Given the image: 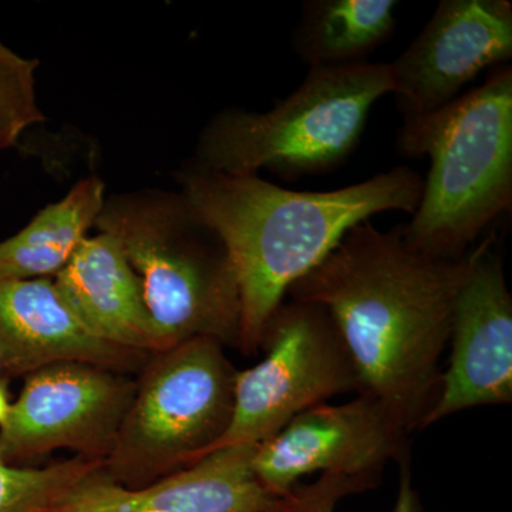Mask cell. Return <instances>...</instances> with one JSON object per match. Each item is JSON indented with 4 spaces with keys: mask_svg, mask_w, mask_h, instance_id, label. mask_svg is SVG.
Returning <instances> with one entry per match:
<instances>
[{
    "mask_svg": "<svg viewBox=\"0 0 512 512\" xmlns=\"http://www.w3.org/2000/svg\"><path fill=\"white\" fill-rule=\"evenodd\" d=\"M423 180L397 167L332 191H293L256 174H227L197 163L180 175L181 195L220 237L237 278L239 348L256 355L266 325L293 284L338 247L350 229L387 211L413 214Z\"/></svg>",
    "mask_w": 512,
    "mask_h": 512,
    "instance_id": "2",
    "label": "cell"
},
{
    "mask_svg": "<svg viewBox=\"0 0 512 512\" xmlns=\"http://www.w3.org/2000/svg\"><path fill=\"white\" fill-rule=\"evenodd\" d=\"M53 281L70 311L96 338L150 355L157 352L143 285L116 238L100 232L84 239Z\"/></svg>",
    "mask_w": 512,
    "mask_h": 512,
    "instance_id": "14",
    "label": "cell"
},
{
    "mask_svg": "<svg viewBox=\"0 0 512 512\" xmlns=\"http://www.w3.org/2000/svg\"><path fill=\"white\" fill-rule=\"evenodd\" d=\"M136 380L89 363H56L26 376L0 427V458L19 466L59 448L106 463L136 393Z\"/></svg>",
    "mask_w": 512,
    "mask_h": 512,
    "instance_id": "8",
    "label": "cell"
},
{
    "mask_svg": "<svg viewBox=\"0 0 512 512\" xmlns=\"http://www.w3.org/2000/svg\"><path fill=\"white\" fill-rule=\"evenodd\" d=\"M400 488L393 512H419V494L414 490L410 454L399 461ZM382 477L323 473L312 484L291 488L275 498L266 512H335L336 504L348 495L363 493L380 484Z\"/></svg>",
    "mask_w": 512,
    "mask_h": 512,
    "instance_id": "18",
    "label": "cell"
},
{
    "mask_svg": "<svg viewBox=\"0 0 512 512\" xmlns=\"http://www.w3.org/2000/svg\"><path fill=\"white\" fill-rule=\"evenodd\" d=\"M470 259L471 251L456 259L424 254L402 225L380 231L366 221L288 295L326 309L355 367L357 394L375 397L412 434L439 397L441 356Z\"/></svg>",
    "mask_w": 512,
    "mask_h": 512,
    "instance_id": "1",
    "label": "cell"
},
{
    "mask_svg": "<svg viewBox=\"0 0 512 512\" xmlns=\"http://www.w3.org/2000/svg\"><path fill=\"white\" fill-rule=\"evenodd\" d=\"M256 447L221 448L140 488L114 483L101 470L49 512H266L276 497L255 476Z\"/></svg>",
    "mask_w": 512,
    "mask_h": 512,
    "instance_id": "12",
    "label": "cell"
},
{
    "mask_svg": "<svg viewBox=\"0 0 512 512\" xmlns=\"http://www.w3.org/2000/svg\"><path fill=\"white\" fill-rule=\"evenodd\" d=\"M104 202L103 181H79L62 201L40 211L28 227L0 244V279L59 274L99 220Z\"/></svg>",
    "mask_w": 512,
    "mask_h": 512,
    "instance_id": "16",
    "label": "cell"
},
{
    "mask_svg": "<svg viewBox=\"0 0 512 512\" xmlns=\"http://www.w3.org/2000/svg\"><path fill=\"white\" fill-rule=\"evenodd\" d=\"M37 64L0 43V151L15 146L26 128L45 120L36 100Z\"/></svg>",
    "mask_w": 512,
    "mask_h": 512,
    "instance_id": "19",
    "label": "cell"
},
{
    "mask_svg": "<svg viewBox=\"0 0 512 512\" xmlns=\"http://www.w3.org/2000/svg\"><path fill=\"white\" fill-rule=\"evenodd\" d=\"M225 346L197 338L153 353L103 473L140 488L197 463L220 441L234 410L235 376Z\"/></svg>",
    "mask_w": 512,
    "mask_h": 512,
    "instance_id": "6",
    "label": "cell"
},
{
    "mask_svg": "<svg viewBox=\"0 0 512 512\" xmlns=\"http://www.w3.org/2000/svg\"><path fill=\"white\" fill-rule=\"evenodd\" d=\"M511 57L510 0H443L412 45L389 63L392 94L404 119L424 116Z\"/></svg>",
    "mask_w": 512,
    "mask_h": 512,
    "instance_id": "11",
    "label": "cell"
},
{
    "mask_svg": "<svg viewBox=\"0 0 512 512\" xmlns=\"http://www.w3.org/2000/svg\"><path fill=\"white\" fill-rule=\"evenodd\" d=\"M150 353L111 345L70 311L50 278L0 279V375L29 376L56 363L141 372Z\"/></svg>",
    "mask_w": 512,
    "mask_h": 512,
    "instance_id": "13",
    "label": "cell"
},
{
    "mask_svg": "<svg viewBox=\"0 0 512 512\" xmlns=\"http://www.w3.org/2000/svg\"><path fill=\"white\" fill-rule=\"evenodd\" d=\"M261 350L265 357L258 365L237 372L231 423L207 454L239 444L258 446L305 410L359 392L338 328L316 303H282L266 325Z\"/></svg>",
    "mask_w": 512,
    "mask_h": 512,
    "instance_id": "7",
    "label": "cell"
},
{
    "mask_svg": "<svg viewBox=\"0 0 512 512\" xmlns=\"http://www.w3.org/2000/svg\"><path fill=\"white\" fill-rule=\"evenodd\" d=\"M96 225L140 278L157 352L197 338L239 348L241 302L227 249L181 192L110 198Z\"/></svg>",
    "mask_w": 512,
    "mask_h": 512,
    "instance_id": "4",
    "label": "cell"
},
{
    "mask_svg": "<svg viewBox=\"0 0 512 512\" xmlns=\"http://www.w3.org/2000/svg\"><path fill=\"white\" fill-rule=\"evenodd\" d=\"M396 0H308L292 32V47L311 67H346L387 42L396 29Z\"/></svg>",
    "mask_w": 512,
    "mask_h": 512,
    "instance_id": "15",
    "label": "cell"
},
{
    "mask_svg": "<svg viewBox=\"0 0 512 512\" xmlns=\"http://www.w3.org/2000/svg\"><path fill=\"white\" fill-rule=\"evenodd\" d=\"M103 467V461L79 456L45 467L13 466L0 458V512H49Z\"/></svg>",
    "mask_w": 512,
    "mask_h": 512,
    "instance_id": "17",
    "label": "cell"
},
{
    "mask_svg": "<svg viewBox=\"0 0 512 512\" xmlns=\"http://www.w3.org/2000/svg\"><path fill=\"white\" fill-rule=\"evenodd\" d=\"M450 343L439 397L421 430L473 407L512 403V298L494 235L471 249Z\"/></svg>",
    "mask_w": 512,
    "mask_h": 512,
    "instance_id": "10",
    "label": "cell"
},
{
    "mask_svg": "<svg viewBox=\"0 0 512 512\" xmlns=\"http://www.w3.org/2000/svg\"><path fill=\"white\" fill-rule=\"evenodd\" d=\"M392 90L389 63L311 67L274 109H229L212 117L195 163L227 174L269 170L288 181L329 173L352 156L370 110Z\"/></svg>",
    "mask_w": 512,
    "mask_h": 512,
    "instance_id": "5",
    "label": "cell"
},
{
    "mask_svg": "<svg viewBox=\"0 0 512 512\" xmlns=\"http://www.w3.org/2000/svg\"><path fill=\"white\" fill-rule=\"evenodd\" d=\"M410 433L367 394L348 403L305 410L256 447L252 468L276 498L302 477L323 473L382 477L390 460L409 456Z\"/></svg>",
    "mask_w": 512,
    "mask_h": 512,
    "instance_id": "9",
    "label": "cell"
},
{
    "mask_svg": "<svg viewBox=\"0 0 512 512\" xmlns=\"http://www.w3.org/2000/svg\"><path fill=\"white\" fill-rule=\"evenodd\" d=\"M10 406H12V403L9 402L8 390H6L5 384L0 382V427L8 419Z\"/></svg>",
    "mask_w": 512,
    "mask_h": 512,
    "instance_id": "20",
    "label": "cell"
},
{
    "mask_svg": "<svg viewBox=\"0 0 512 512\" xmlns=\"http://www.w3.org/2000/svg\"><path fill=\"white\" fill-rule=\"evenodd\" d=\"M397 151L430 158L412 221L402 225L412 247L437 258H461L512 204V69L447 106L406 117Z\"/></svg>",
    "mask_w": 512,
    "mask_h": 512,
    "instance_id": "3",
    "label": "cell"
}]
</instances>
